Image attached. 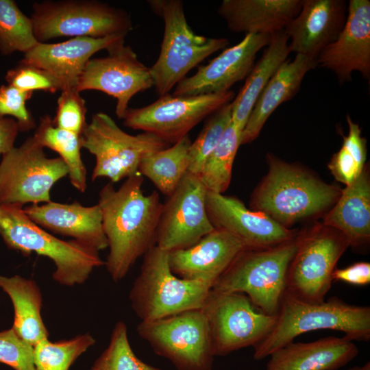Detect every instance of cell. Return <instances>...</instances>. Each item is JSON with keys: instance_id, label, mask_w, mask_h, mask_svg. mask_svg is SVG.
Returning a JSON list of instances; mask_svg holds the SVG:
<instances>
[{"instance_id": "obj_40", "label": "cell", "mask_w": 370, "mask_h": 370, "mask_svg": "<svg viewBox=\"0 0 370 370\" xmlns=\"http://www.w3.org/2000/svg\"><path fill=\"white\" fill-rule=\"evenodd\" d=\"M32 92H25L9 84L0 86V119L9 116L15 119L20 132H27L36 127L34 119L26 103Z\"/></svg>"}, {"instance_id": "obj_43", "label": "cell", "mask_w": 370, "mask_h": 370, "mask_svg": "<svg viewBox=\"0 0 370 370\" xmlns=\"http://www.w3.org/2000/svg\"><path fill=\"white\" fill-rule=\"evenodd\" d=\"M19 132L15 119L11 117L0 119V158L14 147Z\"/></svg>"}, {"instance_id": "obj_31", "label": "cell", "mask_w": 370, "mask_h": 370, "mask_svg": "<svg viewBox=\"0 0 370 370\" xmlns=\"http://www.w3.org/2000/svg\"><path fill=\"white\" fill-rule=\"evenodd\" d=\"M33 138L43 148H49L59 154L67 166L71 184L84 193L87 187V171L82 159L81 135L56 127L51 117L46 114L40 118Z\"/></svg>"}, {"instance_id": "obj_4", "label": "cell", "mask_w": 370, "mask_h": 370, "mask_svg": "<svg viewBox=\"0 0 370 370\" xmlns=\"http://www.w3.org/2000/svg\"><path fill=\"white\" fill-rule=\"evenodd\" d=\"M0 236L8 248L23 256L36 253L51 260L56 267L53 279L61 285L82 284L95 268L105 265L98 251L52 235L33 222L19 205H0Z\"/></svg>"}, {"instance_id": "obj_38", "label": "cell", "mask_w": 370, "mask_h": 370, "mask_svg": "<svg viewBox=\"0 0 370 370\" xmlns=\"http://www.w3.org/2000/svg\"><path fill=\"white\" fill-rule=\"evenodd\" d=\"M5 79L7 84L25 92L54 93L71 88L49 71L21 61L7 71Z\"/></svg>"}, {"instance_id": "obj_29", "label": "cell", "mask_w": 370, "mask_h": 370, "mask_svg": "<svg viewBox=\"0 0 370 370\" xmlns=\"http://www.w3.org/2000/svg\"><path fill=\"white\" fill-rule=\"evenodd\" d=\"M0 288L12 303L14 315L12 328L15 333L32 347L48 339L49 332L41 315L42 293L36 282L18 275H0Z\"/></svg>"}, {"instance_id": "obj_16", "label": "cell", "mask_w": 370, "mask_h": 370, "mask_svg": "<svg viewBox=\"0 0 370 370\" xmlns=\"http://www.w3.org/2000/svg\"><path fill=\"white\" fill-rule=\"evenodd\" d=\"M105 57L91 58L75 86L79 92L98 90L116 99L115 112L123 119L131 99L153 86L150 69L143 64L132 47L125 43Z\"/></svg>"}, {"instance_id": "obj_20", "label": "cell", "mask_w": 370, "mask_h": 370, "mask_svg": "<svg viewBox=\"0 0 370 370\" xmlns=\"http://www.w3.org/2000/svg\"><path fill=\"white\" fill-rule=\"evenodd\" d=\"M347 16L343 0H303L299 14L284 29L291 52L316 59L343 29Z\"/></svg>"}, {"instance_id": "obj_15", "label": "cell", "mask_w": 370, "mask_h": 370, "mask_svg": "<svg viewBox=\"0 0 370 370\" xmlns=\"http://www.w3.org/2000/svg\"><path fill=\"white\" fill-rule=\"evenodd\" d=\"M206 193L198 176L187 172L163 204L156 246L168 252L186 249L214 229L206 211Z\"/></svg>"}, {"instance_id": "obj_27", "label": "cell", "mask_w": 370, "mask_h": 370, "mask_svg": "<svg viewBox=\"0 0 370 370\" xmlns=\"http://www.w3.org/2000/svg\"><path fill=\"white\" fill-rule=\"evenodd\" d=\"M323 225L341 233L349 246L361 247L370 240V180L367 166L341 190Z\"/></svg>"}, {"instance_id": "obj_1", "label": "cell", "mask_w": 370, "mask_h": 370, "mask_svg": "<svg viewBox=\"0 0 370 370\" xmlns=\"http://www.w3.org/2000/svg\"><path fill=\"white\" fill-rule=\"evenodd\" d=\"M143 183V176L137 173L127 177L118 189L110 182L99 192L98 205L109 247L105 265L116 282L156 245L163 204L156 190L145 195Z\"/></svg>"}, {"instance_id": "obj_28", "label": "cell", "mask_w": 370, "mask_h": 370, "mask_svg": "<svg viewBox=\"0 0 370 370\" xmlns=\"http://www.w3.org/2000/svg\"><path fill=\"white\" fill-rule=\"evenodd\" d=\"M284 30L275 32L246 77L243 86L231 101V122L243 131L251 110L269 81L291 53Z\"/></svg>"}, {"instance_id": "obj_32", "label": "cell", "mask_w": 370, "mask_h": 370, "mask_svg": "<svg viewBox=\"0 0 370 370\" xmlns=\"http://www.w3.org/2000/svg\"><path fill=\"white\" fill-rule=\"evenodd\" d=\"M241 134L242 131L230 122L205 160L198 177L208 191L223 194L229 187L233 163L241 145Z\"/></svg>"}, {"instance_id": "obj_34", "label": "cell", "mask_w": 370, "mask_h": 370, "mask_svg": "<svg viewBox=\"0 0 370 370\" xmlns=\"http://www.w3.org/2000/svg\"><path fill=\"white\" fill-rule=\"evenodd\" d=\"M348 134L343 136L341 149L332 157L328 169L334 178L348 186L361 174L367 158V141L361 130L349 115L347 116Z\"/></svg>"}, {"instance_id": "obj_8", "label": "cell", "mask_w": 370, "mask_h": 370, "mask_svg": "<svg viewBox=\"0 0 370 370\" xmlns=\"http://www.w3.org/2000/svg\"><path fill=\"white\" fill-rule=\"evenodd\" d=\"M30 18L39 42L66 36H126L132 29L125 10L95 0L35 2Z\"/></svg>"}, {"instance_id": "obj_13", "label": "cell", "mask_w": 370, "mask_h": 370, "mask_svg": "<svg viewBox=\"0 0 370 370\" xmlns=\"http://www.w3.org/2000/svg\"><path fill=\"white\" fill-rule=\"evenodd\" d=\"M234 97L232 90L197 96L168 93L146 106L129 108L123 117V125L153 134L169 145H173Z\"/></svg>"}, {"instance_id": "obj_26", "label": "cell", "mask_w": 370, "mask_h": 370, "mask_svg": "<svg viewBox=\"0 0 370 370\" xmlns=\"http://www.w3.org/2000/svg\"><path fill=\"white\" fill-rule=\"evenodd\" d=\"M317 66L302 55L286 60L272 76L258 98L241 134V145L254 140L265 122L282 103L292 99L300 88L306 73Z\"/></svg>"}, {"instance_id": "obj_25", "label": "cell", "mask_w": 370, "mask_h": 370, "mask_svg": "<svg viewBox=\"0 0 370 370\" xmlns=\"http://www.w3.org/2000/svg\"><path fill=\"white\" fill-rule=\"evenodd\" d=\"M303 0H223L218 8L234 32L271 35L299 14Z\"/></svg>"}, {"instance_id": "obj_36", "label": "cell", "mask_w": 370, "mask_h": 370, "mask_svg": "<svg viewBox=\"0 0 370 370\" xmlns=\"http://www.w3.org/2000/svg\"><path fill=\"white\" fill-rule=\"evenodd\" d=\"M90 370H162L138 358L133 352L123 321L113 328L110 343Z\"/></svg>"}, {"instance_id": "obj_35", "label": "cell", "mask_w": 370, "mask_h": 370, "mask_svg": "<svg viewBox=\"0 0 370 370\" xmlns=\"http://www.w3.org/2000/svg\"><path fill=\"white\" fill-rule=\"evenodd\" d=\"M95 342L89 333L57 342H51L49 338L43 340L34 347L36 370H69Z\"/></svg>"}, {"instance_id": "obj_12", "label": "cell", "mask_w": 370, "mask_h": 370, "mask_svg": "<svg viewBox=\"0 0 370 370\" xmlns=\"http://www.w3.org/2000/svg\"><path fill=\"white\" fill-rule=\"evenodd\" d=\"M66 175L63 160L48 158L33 136L28 137L1 157L0 205L49 202L51 188Z\"/></svg>"}, {"instance_id": "obj_39", "label": "cell", "mask_w": 370, "mask_h": 370, "mask_svg": "<svg viewBox=\"0 0 370 370\" xmlns=\"http://www.w3.org/2000/svg\"><path fill=\"white\" fill-rule=\"evenodd\" d=\"M54 125L61 129L82 135L87 123L86 101L75 87L61 91L57 101Z\"/></svg>"}, {"instance_id": "obj_33", "label": "cell", "mask_w": 370, "mask_h": 370, "mask_svg": "<svg viewBox=\"0 0 370 370\" xmlns=\"http://www.w3.org/2000/svg\"><path fill=\"white\" fill-rule=\"evenodd\" d=\"M39 42L35 37L33 23L13 0H0V53L8 56L23 53Z\"/></svg>"}, {"instance_id": "obj_21", "label": "cell", "mask_w": 370, "mask_h": 370, "mask_svg": "<svg viewBox=\"0 0 370 370\" xmlns=\"http://www.w3.org/2000/svg\"><path fill=\"white\" fill-rule=\"evenodd\" d=\"M246 249L249 248L236 236L214 228L193 245L170 251L169 262L173 273L181 278L214 284Z\"/></svg>"}, {"instance_id": "obj_11", "label": "cell", "mask_w": 370, "mask_h": 370, "mask_svg": "<svg viewBox=\"0 0 370 370\" xmlns=\"http://www.w3.org/2000/svg\"><path fill=\"white\" fill-rule=\"evenodd\" d=\"M349 246L341 233L323 224L299 232L285 291L308 303H323L331 288L336 263Z\"/></svg>"}, {"instance_id": "obj_9", "label": "cell", "mask_w": 370, "mask_h": 370, "mask_svg": "<svg viewBox=\"0 0 370 370\" xmlns=\"http://www.w3.org/2000/svg\"><path fill=\"white\" fill-rule=\"evenodd\" d=\"M136 330L157 355L169 360L177 370H212L214 355L208 316L203 308L141 321Z\"/></svg>"}, {"instance_id": "obj_5", "label": "cell", "mask_w": 370, "mask_h": 370, "mask_svg": "<svg viewBox=\"0 0 370 370\" xmlns=\"http://www.w3.org/2000/svg\"><path fill=\"white\" fill-rule=\"evenodd\" d=\"M297 236L269 248L243 251L213 284L204 306L227 294L241 293L263 312L277 314Z\"/></svg>"}, {"instance_id": "obj_19", "label": "cell", "mask_w": 370, "mask_h": 370, "mask_svg": "<svg viewBox=\"0 0 370 370\" xmlns=\"http://www.w3.org/2000/svg\"><path fill=\"white\" fill-rule=\"evenodd\" d=\"M316 63L334 72L340 83L352 80V73L370 76V1L350 0L346 22L337 38L325 47Z\"/></svg>"}, {"instance_id": "obj_10", "label": "cell", "mask_w": 370, "mask_h": 370, "mask_svg": "<svg viewBox=\"0 0 370 370\" xmlns=\"http://www.w3.org/2000/svg\"><path fill=\"white\" fill-rule=\"evenodd\" d=\"M81 137L82 148L95 157L92 180L104 177L112 183L139 173L145 157L169 145L151 133L127 134L104 112L92 115Z\"/></svg>"}, {"instance_id": "obj_3", "label": "cell", "mask_w": 370, "mask_h": 370, "mask_svg": "<svg viewBox=\"0 0 370 370\" xmlns=\"http://www.w3.org/2000/svg\"><path fill=\"white\" fill-rule=\"evenodd\" d=\"M267 161L268 173L253 193L250 206L284 227L326 210L340 197L338 188L295 164L271 154Z\"/></svg>"}, {"instance_id": "obj_2", "label": "cell", "mask_w": 370, "mask_h": 370, "mask_svg": "<svg viewBox=\"0 0 370 370\" xmlns=\"http://www.w3.org/2000/svg\"><path fill=\"white\" fill-rule=\"evenodd\" d=\"M317 330L341 331L352 341H367L370 338V308L350 305L337 297L321 304H311L285 291L275 324L267 336L254 347V358H265L299 335Z\"/></svg>"}, {"instance_id": "obj_22", "label": "cell", "mask_w": 370, "mask_h": 370, "mask_svg": "<svg viewBox=\"0 0 370 370\" xmlns=\"http://www.w3.org/2000/svg\"><path fill=\"white\" fill-rule=\"evenodd\" d=\"M124 36L106 38L75 37L57 42H38L24 53L23 62L42 68L64 82L75 87L87 62L99 51L111 49L125 43Z\"/></svg>"}, {"instance_id": "obj_24", "label": "cell", "mask_w": 370, "mask_h": 370, "mask_svg": "<svg viewBox=\"0 0 370 370\" xmlns=\"http://www.w3.org/2000/svg\"><path fill=\"white\" fill-rule=\"evenodd\" d=\"M358 354L357 346L345 336L293 341L269 356L266 370H338Z\"/></svg>"}, {"instance_id": "obj_44", "label": "cell", "mask_w": 370, "mask_h": 370, "mask_svg": "<svg viewBox=\"0 0 370 370\" xmlns=\"http://www.w3.org/2000/svg\"><path fill=\"white\" fill-rule=\"evenodd\" d=\"M348 370H370V362H368L362 366H355Z\"/></svg>"}, {"instance_id": "obj_18", "label": "cell", "mask_w": 370, "mask_h": 370, "mask_svg": "<svg viewBox=\"0 0 370 370\" xmlns=\"http://www.w3.org/2000/svg\"><path fill=\"white\" fill-rule=\"evenodd\" d=\"M271 35L246 34L238 44L225 49L207 65L199 66L195 74L182 79L173 95L197 96L230 90L234 84L247 77L257 53L268 45Z\"/></svg>"}, {"instance_id": "obj_23", "label": "cell", "mask_w": 370, "mask_h": 370, "mask_svg": "<svg viewBox=\"0 0 370 370\" xmlns=\"http://www.w3.org/2000/svg\"><path fill=\"white\" fill-rule=\"evenodd\" d=\"M36 224L53 233L73 239L98 251L108 247L99 206H84L77 201H49L23 208Z\"/></svg>"}, {"instance_id": "obj_37", "label": "cell", "mask_w": 370, "mask_h": 370, "mask_svg": "<svg viewBox=\"0 0 370 370\" xmlns=\"http://www.w3.org/2000/svg\"><path fill=\"white\" fill-rule=\"evenodd\" d=\"M231 102L212 114L196 139L191 142L188 151V172L199 174L208 156L219 143L231 122Z\"/></svg>"}, {"instance_id": "obj_6", "label": "cell", "mask_w": 370, "mask_h": 370, "mask_svg": "<svg viewBox=\"0 0 370 370\" xmlns=\"http://www.w3.org/2000/svg\"><path fill=\"white\" fill-rule=\"evenodd\" d=\"M169 254L155 245L144 255L140 271L129 294L132 308L141 321L203 308L213 286L208 281L175 275Z\"/></svg>"}, {"instance_id": "obj_42", "label": "cell", "mask_w": 370, "mask_h": 370, "mask_svg": "<svg viewBox=\"0 0 370 370\" xmlns=\"http://www.w3.org/2000/svg\"><path fill=\"white\" fill-rule=\"evenodd\" d=\"M332 281L356 286L368 285L370 283V264L359 262L343 269H335L332 273Z\"/></svg>"}, {"instance_id": "obj_41", "label": "cell", "mask_w": 370, "mask_h": 370, "mask_svg": "<svg viewBox=\"0 0 370 370\" xmlns=\"http://www.w3.org/2000/svg\"><path fill=\"white\" fill-rule=\"evenodd\" d=\"M0 363L14 370H36L34 347L10 329L0 332Z\"/></svg>"}, {"instance_id": "obj_17", "label": "cell", "mask_w": 370, "mask_h": 370, "mask_svg": "<svg viewBox=\"0 0 370 370\" xmlns=\"http://www.w3.org/2000/svg\"><path fill=\"white\" fill-rule=\"evenodd\" d=\"M206 206L214 228L230 232L249 249L273 247L294 239L299 234L262 212L246 208L234 197L207 190Z\"/></svg>"}, {"instance_id": "obj_14", "label": "cell", "mask_w": 370, "mask_h": 370, "mask_svg": "<svg viewBox=\"0 0 370 370\" xmlns=\"http://www.w3.org/2000/svg\"><path fill=\"white\" fill-rule=\"evenodd\" d=\"M214 356L255 347L273 330L277 314H266L243 293L224 295L206 305Z\"/></svg>"}, {"instance_id": "obj_30", "label": "cell", "mask_w": 370, "mask_h": 370, "mask_svg": "<svg viewBox=\"0 0 370 370\" xmlns=\"http://www.w3.org/2000/svg\"><path fill=\"white\" fill-rule=\"evenodd\" d=\"M190 144L187 135L172 146L148 155L141 160L138 173L147 177L162 194L169 197L188 172Z\"/></svg>"}, {"instance_id": "obj_7", "label": "cell", "mask_w": 370, "mask_h": 370, "mask_svg": "<svg viewBox=\"0 0 370 370\" xmlns=\"http://www.w3.org/2000/svg\"><path fill=\"white\" fill-rule=\"evenodd\" d=\"M164 28L160 54L149 68L159 96L168 94L186 74L207 57L229 45L225 38L195 34L189 26L180 0L148 1Z\"/></svg>"}]
</instances>
